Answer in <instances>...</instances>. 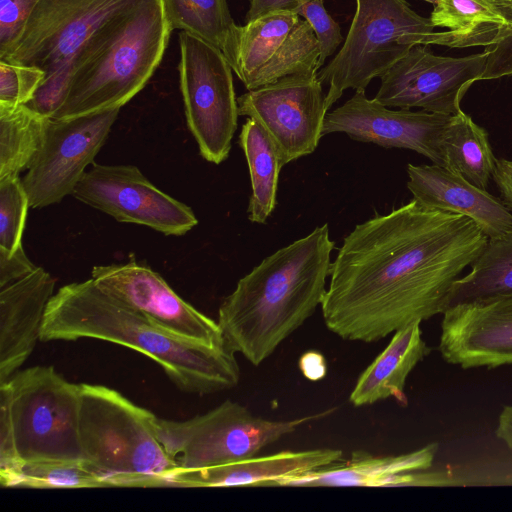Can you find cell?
<instances>
[{
    "mask_svg": "<svg viewBox=\"0 0 512 512\" xmlns=\"http://www.w3.org/2000/svg\"><path fill=\"white\" fill-rule=\"evenodd\" d=\"M488 239L470 218L414 199L356 225L331 263L320 305L326 327L370 343L443 314L453 283Z\"/></svg>",
    "mask_w": 512,
    "mask_h": 512,
    "instance_id": "1",
    "label": "cell"
},
{
    "mask_svg": "<svg viewBox=\"0 0 512 512\" xmlns=\"http://www.w3.org/2000/svg\"><path fill=\"white\" fill-rule=\"evenodd\" d=\"M93 338L129 347L158 363L183 392L205 395L235 387L234 352L188 340L129 308L90 278L62 286L46 308L40 341Z\"/></svg>",
    "mask_w": 512,
    "mask_h": 512,
    "instance_id": "2",
    "label": "cell"
},
{
    "mask_svg": "<svg viewBox=\"0 0 512 512\" xmlns=\"http://www.w3.org/2000/svg\"><path fill=\"white\" fill-rule=\"evenodd\" d=\"M334 247L324 224L242 277L218 310L227 348L256 366L267 359L321 305Z\"/></svg>",
    "mask_w": 512,
    "mask_h": 512,
    "instance_id": "3",
    "label": "cell"
},
{
    "mask_svg": "<svg viewBox=\"0 0 512 512\" xmlns=\"http://www.w3.org/2000/svg\"><path fill=\"white\" fill-rule=\"evenodd\" d=\"M172 31L162 0H141L109 19L77 55L65 98L52 118L120 109L152 77Z\"/></svg>",
    "mask_w": 512,
    "mask_h": 512,
    "instance_id": "4",
    "label": "cell"
},
{
    "mask_svg": "<svg viewBox=\"0 0 512 512\" xmlns=\"http://www.w3.org/2000/svg\"><path fill=\"white\" fill-rule=\"evenodd\" d=\"M81 460L108 487H167L178 469L158 439L156 416L118 391L80 384Z\"/></svg>",
    "mask_w": 512,
    "mask_h": 512,
    "instance_id": "5",
    "label": "cell"
},
{
    "mask_svg": "<svg viewBox=\"0 0 512 512\" xmlns=\"http://www.w3.org/2000/svg\"><path fill=\"white\" fill-rule=\"evenodd\" d=\"M141 0H40L9 52L0 60L37 66L45 80L28 105L53 117L61 106L73 64L93 34Z\"/></svg>",
    "mask_w": 512,
    "mask_h": 512,
    "instance_id": "6",
    "label": "cell"
},
{
    "mask_svg": "<svg viewBox=\"0 0 512 512\" xmlns=\"http://www.w3.org/2000/svg\"><path fill=\"white\" fill-rule=\"evenodd\" d=\"M430 18L405 0H356V12L337 55L318 74L329 85L327 110L348 89L365 91L415 45L435 32Z\"/></svg>",
    "mask_w": 512,
    "mask_h": 512,
    "instance_id": "7",
    "label": "cell"
},
{
    "mask_svg": "<svg viewBox=\"0 0 512 512\" xmlns=\"http://www.w3.org/2000/svg\"><path fill=\"white\" fill-rule=\"evenodd\" d=\"M80 391V384L67 381L52 366L17 371L0 383L23 465L34 461L81 460Z\"/></svg>",
    "mask_w": 512,
    "mask_h": 512,
    "instance_id": "8",
    "label": "cell"
},
{
    "mask_svg": "<svg viewBox=\"0 0 512 512\" xmlns=\"http://www.w3.org/2000/svg\"><path fill=\"white\" fill-rule=\"evenodd\" d=\"M332 410L292 420H267L226 400L186 421L156 418L159 441L178 469H197L256 456L264 447Z\"/></svg>",
    "mask_w": 512,
    "mask_h": 512,
    "instance_id": "9",
    "label": "cell"
},
{
    "mask_svg": "<svg viewBox=\"0 0 512 512\" xmlns=\"http://www.w3.org/2000/svg\"><path fill=\"white\" fill-rule=\"evenodd\" d=\"M179 48L187 126L201 156L220 164L229 156L239 116L233 70L221 50L194 35L181 31Z\"/></svg>",
    "mask_w": 512,
    "mask_h": 512,
    "instance_id": "10",
    "label": "cell"
},
{
    "mask_svg": "<svg viewBox=\"0 0 512 512\" xmlns=\"http://www.w3.org/2000/svg\"><path fill=\"white\" fill-rule=\"evenodd\" d=\"M241 116L258 122L284 165L308 154L323 136L326 95L317 72L298 73L248 90L237 98Z\"/></svg>",
    "mask_w": 512,
    "mask_h": 512,
    "instance_id": "11",
    "label": "cell"
},
{
    "mask_svg": "<svg viewBox=\"0 0 512 512\" xmlns=\"http://www.w3.org/2000/svg\"><path fill=\"white\" fill-rule=\"evenodd\" d=\"M487 52L464 57H447L415 45L381 79L374 99L390 108H421L453 115L470 86L481 80Z\"/></svg>",
    "mask_w": 512,
    "mask_h": 512,
    "instance_id": "12",
    "label": "cell"
},
{
    "mask_svg": "<svg viewBox=\"0 0 512 512\" xmlns=\"http://www.w3.org/2000/svg\"><path fill=\"white\" fill-rule=\"evenodd\" d=\"M72 196L118 222L181 236L198 224L193 210L154 186L134 165L94 164Z\"/></svg>",
    "mask_w": 512,
    "mask_h": 512,
    "instance_id": "13",
    "label": "cell"
},
{
    "mask_svg": "<svg viewBox=\"0 0 512 512\" xmlns=\"http://www.w3.org/2000/svg\"><path fill=\"white\" fill-rule=\"evenodd\" d=\"M120 109L51 118L42 147L22 179L30 206L43 208L72 195L106 142Z\"/></svg>",
    "mask_w": 512,
    "mask_h": 512,
    "instance_id": "14",
    "label": "cell"
},
{
    "mask_svg": "<svg viewBox=\"0 0 512 512\" xmlns=\"http://www.w3.org/2000/svg\"><path fill=\"white\" fill-rule=\"evenodd\" d=\"M91 278L105 292L163 329L211 346H226L218 322L184 301L151 268L131 261L94 266Z\"/></svg>",
    "mask_w": 512,
    "mask_h": 512,
    "instance_id": "15",
    "label": "cell"
},
{
    "mask_svg": "<svg viewBox=\"0 0 512 512\" xmlns=\"http://www.w3.org/2000/svg\"><path fill=\"white\" fill-rule=\"evenodd\" d=\"M450 116L390 109L374 98L368 99L365 91H356L343 105L326 114L323 135L341 132L356 141L413 150L444 167L442 136Z\"/></svg>",
    "mask_w": 512,
    "mask_h": 512,
    "instance_id": "16",
    "label": "cell"
},
{
    "mask_svg": "<svg viewBox=\"0 0 512 512\" xmlns=\"http://www.w3.org/2000/svg\"><path fill=\"white\" fill-rule=\"evenodd\" d=\"M439 351L463 369L512 364V296L443 313Z\"/></svg>",
    "mask_w": 512,
    "mask_h": 512,
    "instance_id": "17",
    "label": "cell"
},
{
    "mask_svg": "<svg viewBox=\"0 0 512 512\" xmlns=\"http://www.w3.org/2000/svg\"><path fill=\"white\" fill-rule=\"evenodd\" d=\"M407 187L421 205L473 220L488 238L512 232V212L504 202L449 169L408 164Z\"/></svg>",
    "mask_w": 512,
    "mask_h": 512,
    "instance_id": "18",
    "label": "cell"
},
{
    "mask_svg": "<svg viewBox=\"0 0 512 512\" xmlns=\"http://www.w3.org/2000/svg\"><path fill=\"white\" fill-rule=\"evenodd\" d=\"M55 280L42 267L0 290V383L33 352Z\"/></svg>",
    "mask_w": 512,
    "mask_h": 512,
    "instance_id": "19",
    "label": "cell"
},
{
    "mask_svg": "<svg viewBox=\"0 0 512 512\" xmlns=\"http://www.w3.org/2000/svg\"><path fill=\"white\" fill-rule=\"evenodd\" d=\"M339 449L321 448L282 451L268 456H252L222 465L177 469L169 480L174 487L273 486L282 478L339 462Z\"/></svg>",
    "mask_w": 512,
    "mask_h": 512,
    "instance_id": "20",
    "label": "cell"
},
{
    "mask_svg": "<svg viewBox=\"0 0 512 512\" xmlns=\"http://www.w3.org/2000/svg\"><path fill=\"white\" fill-rule=\"evenodd\" d=\"M421 322H413L396 332L386 348L360 374L349 401L354 406L374 404L393 397L407 403L406 379L430 352L422 339Z\"/></svg>",
    "mask_w": 512,
    "mask_h": 512,
    "instance_id": "21",
    "label": "cell"
},
{
    "mask_svg": "<svg viewBox=\"0 0 512 512\" xmlns=\"http://www.w3.org/2000/svg\"><path fill=\"white\" fill-rule=\"evenodd\" d=\"M436 451V444L398 456H374L364 451H356L345 463L336 462L288 476L277 480L273 486L386 487L388 479L393 475L429 468Z\"/></svg>",
    "mask_w": 512,
    "mask_h": 512,
    "instance_id": "22",
    "label": "cell"
},
{
    "mask_svg": "<svg viewBox=\"0 0 512 512\" xmlns=\"http://www.w3.org/2000/svg\"><path fill=\"white\" fill-rule=\"evenodd\" d=\"M430 20L448 30L428 35L427 46L488 47L512 35V24L495 0H438Z\"/></svg>",
    "mask_w": 512,
    "mask_h": 512,
    "instance_id": "23",
    "label": "cell"
},
{
    "mask_svg": "<svg viewBox=\"0 0 512 512\" xmlns=\"http://www.w3.org/2000/svg\"><path fill=\"white\" fill-rule=\"evenodd\" d=\"M470 267L468 274L453 283L445 311L459 305L483 304L512 296V232L489 238Z\"/></svg>",
    "mask_w": 512,
    "mask_h": 512,
    "instance_id": "24",
    "label": "cell"
},
{
    "mask_svg": "<svg viewBox=\"0 0 512 512\" xmlns=\"http://www.w3.org/2000/svg\"><path fill=\"white\" fill-rule=\"evenodd\" d=\"M299 18L294 11L279 10L235 25L222 53L244 85L273 56Z\"/></svg>",
    "mask_w": 512,
    "mask_h": 512,
    "instance_id": "25",
    "label": "cell"
},
{
    "mask_svg": "<svg viewBox=\"0 0 512 512\" xmlns=\"http://www.w3.org/2000/svg\"><path fill=\"white\" fill-rule=\"evenodd\" d=\"M445 168L473 185L488 187L496 169V161L487 131L465 112L450 116L442 136Z\"/></svg>",
    "mask_w": 512,
    "mask_h": 512,
    "instance_id": "26",
    "label": "cell"
},
{
    "mask_svg": "<svg viewBox=\"0 0 512 512\" xmlns=\"http://www.w3.org/2000/svg\"><path fill=\"white\" fill-rule=\"evenodd\" d=\"M238 144L245 154L251 181L248 219L264 224L277 204L279 173L284 164L276 145L254 119L248 118L243 124Z\"/></svg>",
    "mask_w": 512,
    "mask_h": 512,
    "instance_id": "27",
    "label": "cell"
},
{
    "mask_svg": "<svg viewBox=\"0 0 512 512\" xmlns=\"http://www.w3.org/2000/svg\"><path fill=\"white\" fill-rule=\"evenodd\" d=\"M50 119L26 104H0V179L19 175L31 166Z\"/></svg>",
    "mask_w": 512,
    "mask_h": 512,
    "instance_id": "28",
    "label": "cell"
},
{
    "mask_svg": "<svg viewBox=\"0 0 512 512\" xmlns=\"http://www.w3.org/2000/svg\"><path fill=\"white\" fill-rule=\"evenodd\" d=\"M319 58L314 31L306 20L299 18L273 56L250 77L245 87L252 90L289 75L317 72Z\"/></svg>",
    "mask_w": 512,
    "mask_h": 512,
    "instance_id": "29",
    "label": "cell"
},
{
    "mask_svg": "<svg viewBox=\"0 0 512 512\" xmlns=\"http://www.w3.org/2000/svg\"><path fill=\"white\" fill-rule=\"evenodd\" d=\"M172 28L194 35L222 51L235 22L227 0H162Z\"/></svg>",
    "mask_w": 512,
    "mask_h": 512,
    "instance_id": "30",
    "label": "cell"
},
{
    "mask_svg": "<svg viewBox=\"0 0 512 512\" xmlns=\"http://www.w3.org/2000/svg\"><path fill=\"white\" fill-rule=\"evenodd\" d=\"M13 487L77 489L108 486L82 460H46L24 463Z\"/></svg>",
    "mask_w": 512,
    "mask_h": 512,
    "instance_id": "31",
    "label": "cell"
},
{
    "mask_svg": "<svg viewBox=\"0 0 512 512\" xmlns=\"http://www.w3.org/2000/svg\"><path fill=\"white\" fill-rule=\"evenodd\" d=\"M28 194L19 175L0 179V248L12 253L22 246Z\"/></svg>",
    "mask_w": 512,
    "mask_h": 512,
    "instance_id": "32",
    "label": "cell"
},
{
    "mask_svg": "<svg viewBox=\"0 0 512 512\" xmlns=\"http://www.w3.org/2000/svg\"><path fill=\"white\" fill-rule=\"evenodd\" d=\"M45 77V72L37 66L0 60V104H28Z\"/></svg>",
    "mask_w": 512,
    "mask_h": 512,
    "instance_id": "33",
    "label": "cell"
},
{
    "mask_svg": "<svg viewBox=\"0 0 512 512\" xmlns=\"http://www.w3.org/2000/svg\"><path fill=\"white\" fill-rule=\"evenodd\" d=\"M296 13L312 27L320 48L319 68L343 41L341 28L326 11L323 0H311L301 5Z\"/></svg>",
    "mask_w": 512,
    "mask_h": 512,
    "instance_id": "34",
    "label": "cell"
},
{
    "mask_svg": "<svg viewBox=\"0 0 512 512\" xmlns=\"http://www.w3.org/2000/svg\"><path fill=\"white\" fill-rule=\"evenodd\" d=\"M40 0H0V58L19 38L25 23Z\"/></svg>",
    "mask_w": 512,
    "mask_h": 512,
    "instance_id": "35",
    "label": "cell"
},
{
    "mask_svg": "<svg viewBox=\"0 0 512 512\" xmlns=\"http://www.w3.org/2000/svg\"><path fill=\"white\" fill-rule=\"evenodd\" d=\"M505 18L512 24V0H495ZM487 61L481 80L512 76V35L495 45L485 47Z\"/></svg>",
    "mask_w": 512,
    "mask_h": 512,
    "instance_id": "36",
    "label": "cell"
},
{
    "mask_svg": "<svg viewBox=\"0 0 512 512\" xmlns=\"http://www.w3.org/2000/svg\"><path fill=\"white\" fill-rule=\"evenodd\" d=\"M36 268L25 254L23 246L12 253L0 248V289L22 279Z\"/></svg>",
    "mask_w": 512,
    "mask_h": 512,
    "instance_id": "37",
    "label": "cell"
},
{
    "mask_svg": "<svg viewBox=\"0 0 512 512\" xmlns=\"http://www.w3.org/2000/svg\"><path fill=\"white\" fill-rule=\"evenodd\" d=\"M308 1L311 0H250L246 21L249 22L273 11L287 10L296 12L301 5Z\"/></svg>",
    "mask_w": 512,
    "mask_h": 512,
    "instance_id": "38",
    "label": "cell"
},
{
    "mask_svg": "<svg viewBox=\"0 0 512 512\" xmlns=\"http://www.w3.org/2000/svg\"><path fill=\"white\" fill-rule=\"evenodd\" d=\"M493 180L498 187L501 200L512 212V160L497 159Z\"/></svg>",
    "mask_w": 512,
    "mask_h": 512,
    "instance_id": "39",
    "label": "cell"
},
{
    "mask_svg": "<svg viewBox=\"0 0 512 512\" xmlns=\"http://www.w3.org/2000/svg\"><path fill=\"white\" fill-rule=\"evenodd\" d=\"M299 366L305 377L310 380L321 379L326 374L325 359L317 352L310 351L303 354Z\"/></svg>",
    "mask_w": 512,
    "mask_h": 512,
    "instance_id": "40",
    "label": "cell"
},
{
    "mask_svg": "<svg viewBox=\"0 0 512 512\" xmlns=\"http://www.w3.org/2000/svg\"><path fill=\"white\" fill-rule=\"evenodd\" d=\"M496 436L512 450V405L503 407L495 430Z\"/></svg>",
    "mask_w": 512,
    "mask_h": 512,
    "instance_id": "41",
    "label": "cell"
},
{
    "mask_svg": "<svg viewBox=\"0 0 512 512\" xmlns=\"http://www.w3.org/2000/svg\"><path fill=\"white\" fill-rule=\"evenodd\" d=\"M424 1L429 2V3H431V4H434V5H435V4L437 3V1H438V0H424Z\"/></svg>",
    "mask_w": 512,
    "mask_h": 512,
    "instance_id": "42",
    "label": "cell"
}]
</instances>
